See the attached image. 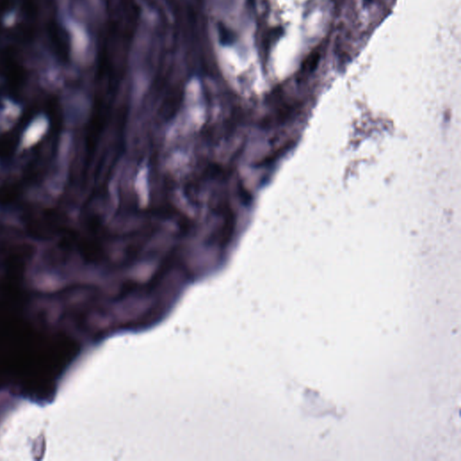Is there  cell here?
Segmentation results:
<instances>
[{
	"instance_id": "1",
	"label": "cell",
	"mask_w": 461,
	"mask_h": 461,
	"mask_svg": "<svg viewBox=\"0 0 461 461\" xmlns=\"http://www.w3.org/2000/svg\"><path fill=\"white\" fill-rule=\"evenodd\" d=\"M368 1H370V0H368Z\"/></svg>"
}]
</instances>
